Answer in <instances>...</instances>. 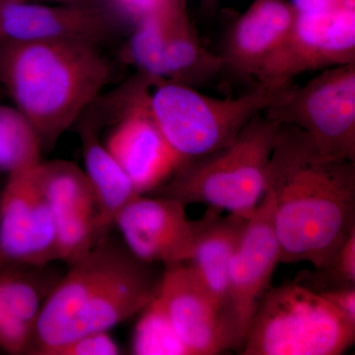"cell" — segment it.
<instances>
[{"label":"cell","instance_id":"cell-10","mask_svg":"<svg viewBox=\"0 0 355 355\" xmlns=\"http://www.w3.org/2000/svg\"><path fill=\"white\" fill-rule=\"evenodd\" d=\"M150 83L141 74L127 88L120 116L104 144L139 195L153 193L182 165L151 114Z\"/></svg>","mask_w":355,"mask_h":355},{"label":"cell","instance_id":"cell-15","mask_svg":"<svg viewBox=\"0 0 355 355\" xmlns=\"http://www.w3.org/2000/svg\"><path fill=\"white\" fill-rule=\"evenodd\" d=\"M157 297L188 355L224 352L218 307L188 263L164 266Z\"/></svg>","mask_w":355,"mask_h":355},{"label":"cell","instance_id":"cell-19","mask_svg":"<svg viewBox=\"0 0 355 355\" xmlns=\"http://www.w3.org/2000/svg\"><path fill=\"white\" fill-rule=\"evenodd\" d=\"M84 164L97 203L98 234L100 240L108 235L119 212L137 197L130 178L114 160L98 137L95 125L84 123L81 130Z\"/></svg>","mask_w":355,"mask_h":355},{"label":"cell","instance_id":"cell-18","mask_svg":"<svg viewBox=\"0 0 355 355\" xmlns=\"http://www.w3.org/2000/svg\"><path fill=\"white\" fill-rule=\"evenodd\" d=\"M207 212V222L186 263L216 301L220 317L227 293L231 263L247 220L234 214L222 216L221 211L210 207Z\"/></svg>","mask_w":355,"mask_h":355},{"label":"cell","instance_id":"cell-25","mask_svg":"<svg viewBox=\"0 0 355 355\" xmlns=\"http://www.w3.org/2000/svg\"><path fill=\"white\" fill-rule=\"evenodd\" d=\"M319 294L345 316L355 322V286L338 287Z\"/></svg>","mask_w":355,"mask_h":355},{"label":"cell","instance_id":"cell-28","mask_svg":"<svg viewBox=\"0 0 355 355\" xmlns=\"http://www.w3.org/2000/svg\"><path fill=\"white\" fill-rule=\"evenodd\" d=\"M220 0H200V6L205 13L210 14L214 12L218 6Z\"/></svg>","mask_w":355,"mask_h":355},{"label":"cell","instance_id":"cell-3","mask_svg":"<svg viewBox=\"0 0 355 355\" xmlns=\"http://www.w3.org/2000/svg\"><path fill=\"white\" fill-rule=\"evenodd\" d=\"M279 125L257 114L234 140L182 165L154 196L250 218L266 195V173Z\"/></svg>","mask_w":355,"mask_h":355},{"label":"cell","instance_id":"cell-26","mask_svg":"<svg viewBox=\"0 0 355 355\" xmlns=\"http://www.w3.org/2000/svg\"><path fill=\"white\" fill-rule=\"evenodd\" d=\"M347 1L350 0H292L291 4L296 12H308V11L331 8Z\"/></svg>","mask_w":355,"mask_h":355},{"label":"cell","instance_id":"cell-23","mask_svg":"<svg viewBox=\"0 0 355 355\" xmlns=\"http://www.w3.org/2000/svg\"><path fill=\"white\" fill-rule=\"evenodd\" d=\"M118 343L108 331H96L78 336L67 345L53 350L50 355H118Z\"/></svg>","mask_w":355,"mask_h":355},{"label":"cell","instance_id":"cell-12","mask_svg":"<svg viewBox=\"0 0 355 355\" xmlns=\"http://www.w3.org/2000/svg\"><path fill=\"white\" fill-rule=\"evenodd\" d=\"M187 205L175 198L137 195L114 219L125 245L140 260L164 266L190 259L207 214L190 220Z\"/></svg>","mask_w":355,"mask_h":355},{"label":"cell","instance_id":"cell-7","mask_svg":"<svg viewBox=\"0 0 355 355\" xmlns=\"http://www.w3.org/2000/svg\"><path fill=\"white\" fill-rule=\"evenodd\" d=\"M273 216L272 196L266 191L247 220L231 263L227 293L220 312L224 352H241L257 310L270 289L275 268L282 263Z\"/></svg>","mask_w":355,"mask_h":355},{"label":"cell","instance_id":"cell-5","mask_svg":"<svg viewBox=\"0 0 355 355\" xmlns=\"http://www.w3.org/2000/svg\"><path fill=\"white\" fill-rule=\"evenodd\" d=\"M354 342L355 322L294 282L266 294L240 354L340 355Z\"/></svg>","mask_w":355,"mask_h":355},{"label":"cell","instance_id":"cell-11","mask_svg":"<svg viewBox=\"0 0 355 355\" xmlns=\"http://www.w3.org/2000/svg\"><path fill=\"white\" fill-rule=\"evenodd\" d=\"M39 167L10 173L0 193V268L48 266L58 260L55 220Z\"/></svg>","mask_w":355,"mask_h":355},{"label":"cell","instance_id":"cell-24","mask_svg":"<svg viewBox=\"0 0 355 355\" xmlns=\"http://www.w3.org/2000/svg\"><path fill=\"white\" fill-rule=\"evenodd\" d=\"M116 13L133 21L135 24L149 16L179 6H186V0H108Z\"/></svg>","mask_w":355,"mask_h":355},{"label":"cell","instance_id":"cell-22","mask_svg":"<svg viewBox=\"0 0 355 355\" xmlns=\"http://www.w3.org/2000/svg\"><path fill=\"white\" fill-rule=\"evenodd\" d=\"M296 284L321 293L338 287L355 286V228L321 268L302 270Z\"/></svg>","mask_w":355,"mask_h":355},{"label":"cell","instance_id":"cell-13","mask_svg":"<svg viewBox=\"0 0 355 355\" xmlns=\"http://www.w3.org/2000/svg\"><path fill=\"white\" fill-rule=\"evenodd\" d=\"M116 18L108 0L55 6L0 0V43L76 41L100 46L113 36Z\"/></svg>","mask_w":355,"mask_h":355},{"label":"cell","instance_id":"cell-17","mask_svg":"<svg viewBox=\"0 0 355 355\" xmlns=\"http://www.w3.org/2000/svg\"><path fill=\"white\" fill-rule=\"evenodd\" d=\"M295 16L291 2L254 0L228 33L220 55L224 67L256 78L284 41Z\"/></svg>","mask_w":355,"mask_h":355},{"label":"cell","instance_id":"cell-2","mask_svg":"<svg viewBox=\"0 0 355 355\" xmlns=\"http://www.w3.org/2000/svg\"><path fill=\"white\" fill-rule=\"evenodd\" d=\"M109 60L94 44L0 43V84L50 150L108 83Z\"/></svg>","mask_w":355,"mask_h":355},{"label":"cell","instance_id":"cell-21","mask_svg":"<svg viewBox=\"0 0 355 355\" xmlns=\"http://www.w3.org/2000/svg\"><path fill=\"white\" fill-rule=\"evenodd\" d=\"M132 336L137 355H188L157 296L141 311Z\"/></svg>","mask_w":355,"mask_h":355},{"label":"cell","instance_id":"cell-14","mask_svg":"<svg viewBox=\"0 0 355 355\" xmlns=\"http://www.w3.org/2000/svg\"><path fill=\"white\" fill-rule=\"evenodd\" d=\"M39 175L55 220L58 260L72 265L100 240L94 191L85 171L69 161L42 162Z\"/></svg>","mask_w":355,"mask_h":355},{"label":"cell","instance_id":"cell-6","mask_svg":"<svg viewBox=\"0 0 355 355\" xmlns=\"http://www.w3.org/2000/svg\"><path fill=\"white\" fill-rule=\"evenodd\" d=\"M263 114L302 130L327 157L355 162V64L282 86Z\"/></svg>","mask_w":355,"mask_h":355},{"label":"cell","instance_id":"cell-20","mask_svg":"<svg viewBox=\"0 0 355 355\" xmlns=\"http://www.w3.org/2000/svg\"><path fill=\"white\" fill-rule=\"evenodd\" d=\"M41 140L17 108L0 105V172L10 173L41 164Z\"/></svg>","mask_w":355,"mask_h":355},{"label":"cell","instance_id":"cell-1","mask_svg":"<svg viewBox=\"0 0 355 355\" xmlns=\"http://www.w3.org/2000/svg\"><path fill=\"white\" fill-rule=\"evenodd\" d=\"M280 261L321 268L355 228V162L323 155L302 130L279 125L266 173Z\"/></svg>","mask_w":355,"mask_h":355},{"label":"cell","instance_id":"cell-9","mask_svg":"<svg viewBox=\"0 0 355 355\" xmlns=\"http://www.w3.org/2000/svg\"><path fill=\"white\" fill-rule=\"evenodd\" d=\"M127 58L149 78L193 86L224 69L220 55L207 50L198 38L187 6L149 16L135 24Z\"/></svg>","mask_w":355,"mask_h":355},{"label":"cell","instance_id":"cell-8","mask_svg":"<svg viewBox=\"0 0 355 355\" xmlns=\"http://www.w3.org/2000/svg\"><path fill=\"white\" fill-rule=\"evenodd\" d=\"M349 64H355V0L296 12L284 41L256 78L263 85L280 87L305 72Z\"/></svg>","mask_w":355,"mask_h":355},{"label":"cell","instance_id":"cell-16","mask_svg":"<svg viewBox=\"0 0 355 355\" xmlns=\"http://www.w3.org/2000/svg\"><path fill=\"white\" fill-rule=\"evenodd\" d=\"M60 279L46 266L0 268V349L29 354L40 311Z\"/></svg>","mask_w":355,"mask_h":355},{"label":"cell","instance_id":"cell-27","mask_svg":"<svg viewBox=\"0 0 355 355\" xmlns=\"http://www.w3.org/2000/svg\"><path fill=\"white\" fill-rule=\"evenodd\" d=\"M19 1H51L58 4H95L101 3V2H104V0H19Z\"/></svg>","mask_w":355,"mask_h":355},{"label":"cell","instance_id":"cell-4","mask_svg":"<svg viewBox=\"0 0 355 355\" xmlns=\"http://www.w3.org/2000/svg\"><path fill=\"white\" fill-rule=\"evenodd\" d=\"M279 88L258 83L238 97L216 98L186 84L151 79L148 105L184 165L232 142L252 119L265 112Z\"/></svg>","mask_w":355,"mask_h":355}]
</instances>
